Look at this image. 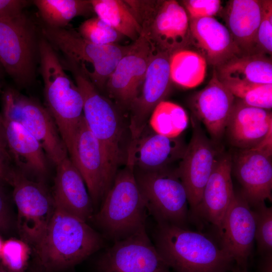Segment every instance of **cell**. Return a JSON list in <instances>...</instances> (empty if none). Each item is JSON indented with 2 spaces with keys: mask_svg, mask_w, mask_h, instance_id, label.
<instances>
[{
  "mask_svg": "<svg viewBox=\"0 0 272 272\" xmlns=\"http://www.w3.org/2000/svg\"><path fill=\"white\" fill-rule=\"evenodd\" d=\"M102 236L86 222L55 206L48 226L36 247L44 272H58L83 261L103 245Z\"/></svg>",
  "mask_w": 272,
  "mask_h": 272,
  "instance_id": "6da1fadb",
  "label": "cell"
},
{
  "mask_svg": "<svg viewBox=\"0 0 272 272\" xmlns=\"http://www.w3.org/2000/svg\"><path fill=\"white\" fill-rule=\"evenodd\" d=\"M154 240L163 260L175 272H229L234 262L211 238L186 228L157 224Z\"/></svg>",
  "mask_w": 272,
  "mask_h": 272,
  "instance_id": "7a4b0ae2",
  "label": "cell"
},
{
  "mask_svg": "<svg viewBox=\"0 0 272 272\" xmlns=\"http://www.w3.org/2000/svg\"><path fill=\"white\" fill-rule=\"evenodd\" d=\"M38 54L45 107L69 153L84 118L83 97L76 83L66 74L54 47L42 35L39 38Z\"/></svg>",
  "mask_w": 272,
  "mask_h": 272,
  "instance_id": "3957f363",
  "label": "cell"
},
{
  "mask_svg": "<svg viewBox=\"0 0 272 272\" xmlns=\"http://www.w3.org/2000/svg\"><path fill=\"white\" fill-rule=\"evenodd\" d=\"M61 62L64 68L72 73L82 94L83 115L88 128L101 143L115 166L124 161L126 163L128 149L124 144L126 127L116 108L100 94L75 62L66 57Z\"/></svg>",
  "mask_w": 272,
  "mask_h": 272,
  "instance_id": "277c9868",
  "label": "cell"
},
{
  "mask_svg": "<svg viewBox=\"0 0 272 272\" xmlns=\"http://www.w3.org/2000/svg\"><path fill=\"white\" fill-rule=\"evenodd\" d=\"M147 213L133 169L126 165L116 173L93 218L103 235L114 242L145 227Z\"/></svg>",
  "mask_w": 272,
  "mask_h": 272,
  "instance_id": "5b68a950",
  "label": "cell"
},
{
  "mask_svg": "<svg viewBox=\"0 0 272 272\" xmlns=\"http://www.w3.org/2000/svg\"><path fill=\"white\" fill-rule=\"evenodd\" d=\"M151 46L170 56L189 49L191 36L188 15L175 0L124 1Z\"/></svg>",
  "mask_w": 272,
  "mask_h": 272,
  "instance_id": "8992f818",
  "label": "cell"
},
{
  "mask_svg": "<svg viewBox=\"0 0 272 272\" xmlns=\"http://www.w3.org/2000/svg\"><path fill=\"white\" fill-rule=\"evenodd\" d=\"M42 35L60 50L65 57L70 59L83 70L88 66L91 72L86 75L98 90L103 89L118 62L132 47V44L98 45L92 43L72 29H53L45 26Z\"/></svg>",
  "mask_w": 272,
  "mask_h": 272,
  "instance_id": "52a82bcc",
  "label": "cell"
},
{
  "mask_svg": "<svg viewBox=\"0 0 272 272\" xmlns=\"http://www.w3.org/2000/svg\"><path fill=\"white\" fill-rule=\"evenodd\" d=\"M38 41L35 26L24 12L0 18V63L20 88L35 79Z\"/></svg>",
  "mask_w": 272,
  "mask_h": 272,
  "instance_id": "ba28073f",
  "label": "cell"
},
{
  "mask_svg": "<svg viewBox=\"0 0 272 272\" xmlns=\"http://www.w3.org/2000/svg\"><path fill=\"white\" fill-rule=\"evenodd\" d=\"M133 172L147 211L157 224L186 228L189 219L187 194L175 172L134 169Z\"/></svg>",
  "mask_w": 272,
  "mask_h": 272,
  "instance_id": "9c48e42d",
  "label": "cell"
},
{
  "mask_svg": "<svg viewBox=\"0 0 272 272\" xmlns=\"http://www.w3.org/2000/svg\"><path fill=\"white\" fill-rule=\"evenodd\" d=\"M2 115L21 125L40 143L55 165L69 156L55 123L45 106L36 99L8 87L2 92Z\"/></svg>",
  "mask_w": 272,
  "mask_h": 272,
  "instance_id": "30bf717a",
  "label": "cell"
},
{
  "mask_svg": "<svg viewBox=\"0 0 272 272\" xmlns=\"http://www.w3.org/2000/svg\"><path fill=\"white\" fill-rule=\"evenodd\" d=\"M8 183L13 188L19 234L22 240L35 249L55 210L52 196L42 183L31 180L16 168H13Z\"/></svg>",
  "mask_w": 272,
  "mask_h": 272,
  "instance_id": "8fae6325",
  "label": "cell"
},
{
  "mask_svg": "<svg viewBox=\"0 0 272 272\" xmlns=\"http://www.w3.org/2000/svg\"><path fill=\"white\" fill-rule=\"evenodd\" d=\"M68 154L84 180L93 206L101 203L113 183L117 167L89 129L84 117Z\"/></svg>",
  "mask_w": 272,
  "mask_h": 272,
  "instance_id": "7c38bea8",
  "label": "cell"
},
{
  "mask_svg": "<svg viewBox=\"0 0 272 272\" xmlns=\"http://www.w3.org/2000/svg\"><path fill=\"white\" fill-rule=\"evenodd\" d=\"M145 227L124 239L115 241L96 264V272H170Z\"/></svg>",
  "mask_w": 272,
  "mask_h": 272,
  "instance_id": "4fadbf2b",
  "label": "cell"
},
{
  "mask_svg": "<svg viewBox=\"0 0 272 272\" xmlns=\"http://www.w3.org/2000/svg\"><path fill=\"white\" fill-rule=\"evenodd\" d=\"M145 77L141 91L132 102L128 129L131 143L137 140L146 128L156 106L168 95L171 88L170 58L168 53L151 47Z\"/></svg>",
  "mask_w": 272,
  "mask_h": 272,
  "instance_id": "5bb4252c",
  "label": "cell"
},
{
  "mask_svg": "<svg viewBox=\"0 0 272 272\" xmlns=\"http://www.w3.org/2000/svg\"><path fill=\"white\" fill-rule=\"evenodd\" d=\"M272 133L258 145L239 150L232 159V168L242 187L241 195L251 207L271 201Z\"/></svg>",
  "mask_w": 272,
  "mask_h": 272,
  "instance_id": "9a60e30c",
  "label": "cell"
},
{
  "mask_svg": "<svg viewBox=\"0 0 272 272\" xmlns=\"http://www.w3.org/2000/svg\"><path fill=\"white\" fill-rule=\"evenodd\" d=\"M191 123L193 130L190 141L175 171L186 189L189 215L199 204L204 187L219 158L217 151L203 131L199 121L192 117Z\"/></svg>",
  "mask_w": 272,
  "mask_h": 272,
  "instance_id": "2e32d148",
  "label": "cell"
},
{
  "mask_svg": "<svg viewBox=\"0 0 272 272\" xmlns=\"http://www.w3.org/2000/svg\"><path fill=\"white\" fill-rule=\"evenodd\" d=\"M151 46L143 35L117 63L105 87L110 98L121 109H128L139 95L148 66Z\"/></svg>",
  "mask_w": 272,
  "mask_h": 272,
  "instance_id": "e0dca14e",
  "label": "cell"
},
{
  "mask_svg": "<svg viewBox=\"0 0 272 272\" xmlns=\"http://www.w3.org/2000/svg\"><path fill=\"white\" fill-rule=\"evenodd\" d=\"M219 234L223 249L237 265L246 267L255 241V218L252 208L241 194L235 193Z\"/></svg>",
  "mask_w": 272,
  "mask_h": 272,
  "instance_id": "ac0fdd59",
  "label": "cell"
},
{
  "mask_svg": "<svg viewBox=\"0 0 272 272\" xmlns=\"http://www.w3.org/2000/svg\"><path fill=\"white\" fill-rule=\"evenodd\" d=\"M232 158L228 154L219 157L204 187L199 204L189 215L197 222L212 224L218 232L235 195L231 178Z\"/></svg>",
  "mask_w": 272,
  "mask_h": 272,
  "instance_id": "d6986e66",
  "label": "cell"
},
{
  "mask_svg": "<svg viewBox=\"0 0 272 272\" xmlns=\"http://www.w3.org/2000/svg\"><path fill=\"white\" fill-rule=\"evenodd\" d=\"M234 100L235 97L218 79L214 69L208 85L191 99L195 116L215 140L220 139L225 131Z\"/></svg>",
  "mask_w": 272,
  "mask_h": 272,
  "instance_id": "ffe728a7",
  "label": "cell"
},
{
  "mask_svg": "<svg viewBox=\"0 0 272 272\" xmlns=\"http://www.w3.org/2000/svg\"><path fill=\"white\" fill-rule=\"evenodd\" d=\"M186 146L177 138H171L155 132H143L130 143L127 166L143 171H153L167 169V166L182 158Z\"/></svg>",
  "mask_w": 272,
  "mask_h": 272,
  "instance_id": "44dd1931",
  "label": "cell"
},
{
  "mask_svg": "<svg viewBox=\"0 0 272 272\" xmlns=\"http://www.w3.org/2000/svg\"><path fill=\"white\" fill-rule=\"evenodd\" d=\"M191 47L217 68L240 55L226 26L214 17L189 19Z\"/></svg>",
  "mask_w": 272,
  "mask_h": 272,
  "instance_id": "7402d4cb",
  "label": "cell"
},
{
  "mask_svg": "<svg viewBox=\"0 0 272 272\" xmlns=\"http://www.w3.org/2000/svg\"><path fill=\"white\" fill-rule=\"evenodd\" d=\"M56 166L55 206L86 222L92 217L93 205L83 177L69 156Z\"/></svg>",
  "mask_w": 272,
  "mask_h": 272,
  "instance_id": "603a6c76",
  "label": "cell"
},
{
  "mask_svg": "<svg viewBox=\"0 0 272 272\" xmlns=\"http://www.w3.org/2000/svg\"><path fill=\"white\" fill-rule=\"evenodd\" d=\"M225 130L231 144L239 150L255 147L272 133L271 112L235 98Z\"/></svg>",
  "mask_w": 272,
  "mask_h": 272,
  "instance_id": "cb8c5ba5",
  "label": "cell"
},
{
  "mask_svg": "<svg viewBox=\"0 0 272 272\" xmlns=\"http://www.w3.org/2000/svg\"><path fill=\"white\" fill-rule=\"evenodd\" d=\"M262 8V0H231L221 11L240 55L257 54L256 36Z\"/></svg>",
  "mask_w": 272,
  "mask_h": 272,
  "instance_id": "d4e9b609",
  "label": "cell"
},
{
  "mask_svg": "<svg viewBox=\"0 0 272 272\" xmlns=\"http://www.w3.org/2000/svg\"><path fill=\"white\" fill-rule=\"evenodd\" d=\"M7 148L16 168L23 173L45 175L46 155L39 141L17 122L4 119Z\"/></svg>",
  "mask_w": 272,
  "mask_h": 272,
  "instance_id": "484cf974",
  "label": "cell"
},
{
  "mask_svg": "<svg viewBox=\"0 0 272 272\" xmlns=\"http://www.w3.org/2000/svg\"><path fill=\"white\" fill-rule=\"evenodd\" d=\"M214 69L220 81L272 84L271 57L265 55H237Z\"/></svg>",
  "mask_w": 272,
  "mask_h": 272,
  "instance_id": "4316f807",
  "label": "cell"
},
{
  "mask_svg": "<svg viewBox=\"0 0 272 272\" xmlns=\"http://www.w3.org/2000/svg\"><path fill=\"white\" fill-rule=\"evenodd\" d=\"M44 26L53 29L65 28L78 16H89L94 12L90 0H35Z\"/></svg>",
  "mask_w": 272,
  "mask_h": 272,
  "instance_id": "83f0119b",
  "label": "cell"
},
{
  "mask_svg": "<svg viewBox=\"0 0 272 272\" xmlns=\"http://www.w3.org/2000/svg\"><path fill=\"white\" fill-rule=\"evenodd\" d=\"M94 12L122 35L133 41L140 36L141 27L124 1L90 0Z\"/></svg>",
  "mask_w": 272,
  "mask_h": 272,
  "instance_id": "f1b7e54d",
  "label": "cell"
},
{
  "mask_svg": "<svg viewBox=\"0 0 272 272\" xmlns=\"http://www.w3.org/2000/svg\"><path fill=\"white\" fill-rule=\"evenodd\" d=\"M207 64L205 58L193 49L176 52L170 58L171 80L182 87L194 88L204 80Z\"/></svg>",
  "mask_w": 272,
  "mask_h": 272,
  "instance_id": "f546056e",
  "label": "cell"
},
{
  "mask_svg": "<svg viewBox=\"0 0 272 272\" xmlns=\"http://www.w3.org/2000/svg\"><path fill=\"white\" fill-rule=\"evenodd\" d=\"M149 121L155 132L175 138L187 127L188 117L181 106L164 100L156 106Z\"/></svg>",
  "mask_w": 272,
  "mask_h": 272,
  "instance_id": "4dcf8cb0",
  "label": "cell"
},
{
  "mask_svg": "<svg viewBox=\"0 0 272 272\" xmlns=\"http://www.w3.org/2000/svg\"><path fill=\"white\" fill-rule=\"evenodd\" d=\"M233 96L252 107L270 110L272 107V84L238 81H221Z\"/></svg>",
  "mask_w": 272,
  "mask_h": 272,
  "instance_id": "1f68e13d",
  "label": "cell"
},
{
  "mask_svg": "<svg viewBox=\"0 0 272 272\" xmlns=\"http://www.w3.org/2000/svg\"><path fill=\"white\" fill-rule=\"evenodd\" d=\"M255 218V240L263 257L272 255V208L265 202L251 207Z\"/></svg>",
  "mask_w": 272,
  "mask_h": 272,
  "instance_id": "d6a6232c",
  "label": "cell"
},
{
  "mask_svg": "<svg viewBox=\"0 0 272 272\" xmlns=\"http://www.w3.org/2000/svg\"><path fill=\"white\" fill-rule=\"evenodd\" d=\"M78 32L86 40L98 45L117 44L124 36L98 17L84 21Z\"/></svg>",
  "mask_w": 272,
  "mask_h": 272,
  "instance_id": "836d02e7",
  "label": "cell"
},
{
  "mask_svg": "<svg viewBox=\"0 0 272 272\" xmlns=\"http://www.w3.org/2000/svg\"><path fill=\"white\" fill-rule=\"evenodd\" d=\"M30 254L29 245L23 240L9 239L0 252L2 264L11 272H24Z\"/></svg>",
  "mask_w": 272,
  "mask_h": 272,
  "instance_id": "e575fe53",
  "label": "cell"
},
{
  "mask_svg": "<svg viewBox=\"0 0 272 272\" xmlns=\"http://www.w3.org/2000/svg\"><path fill=\"white\" fill-rule=\"evenodd\" d=\"M262 14L256 36L257 54L271 57L272 1L262 0Z\"/></svg>",
  "mask_w": 272,
  "mask_h": 272,
  "instance_id": "d590c367",
  "label": "cell"
},
{
  "mask_svg": "<svg viewBox=\"0 0 272 272\" xmlns=\"http://www.w3.org/2000/svg\"><path fill=\"white\" fill-rule=\"evenodd\" d=\"M181 3L189 19L214 17L223 8L220 0H184Z\"/></svg>",
  "mask_w": 272,
  "mask_h": 272,
  "instance_id": "8d00e7d4",
  "label": "cell"
},
{
  "mask_svg": "<svg viewBox=\"0 0 272 272\" xmlns=\"http://www.w3.org/2000/svg\"><path fill=\"white\" fill-rule=\"evenodd\" d=\"M29 2L23 0H0V18L12 17L23 12Z\"/></svg>",
  "mask_w": 272,
  "mask_h": 272,
  "instance_id": "74e56055",
  "label": "cell"
},
{
  "mask_svg": "<svg viewBox=\"0 0 272 272\" xmlns=\"http://www.w3.org/2000/svg\"><path fill=\"white\" fill-rule=\"evenodd\" d=\"M12 163L8 152L0 148V185L8 182L13 168Z\"/></svg>",
  "mask_w": 272,
  "mask_h": 272,
  "instance_id": "f35d334b",
  "label": "cell"
},
{
  "mask_svg": "<svg viewBox=\"0 0 272 272\" xmlns=\"http://www.w3.org/2000/svg\"><path fill=\"white\" fill-rule=\"evenodd\" d=\"M9 223V217L5 197L0 189V231L6 230Z\"/></svg>",
  "mask_w": 272,
  "mask_h": 272,
  "instance_id": "ab89813d",
  "label": "cell"
},
{
  "mask_svg": "<svg viewBox=\"0 0 272 272\" xmlns=\"http://www.w3.org/2000/svg\"><path fill=\"white\" fill-rule=\"evenodd\" d=\"M0 148L8 152L5 138L4 118L0 113Z\"/></svg>",
  "mask_w": 272,
  "mask_h": 272,
  "instance_id": "60d3db41",
  "label": "cell"
},
{
  "mask_svg": "<svg viewBox=\"0 0 272 272\" xmlns=\"http://www.w3.org/2000/svg\"><path fill=\"white\" fill-rule=\"evenodd\" d=\"M262 272H272V255L263 257Z\"/></svg>",
  "mask_w": 272,
  "mask_h": 272,
  "instance_id": "b9f144b4",
  "label": "cell"
},
{
  "mask_svg": "<svg viewBox=\"0 0 272 272\" xmlns=\"http://www.w3.org/2000/svg\"><path fill=\"white\" fill-rule=\"evenodd\" d=\"M229 272H248L246 267L237 265L236 267L231 269Z\"/></svg>",
  "mask_w": 272,
  "mask_h": 272,
  "instance_id": "7bdbcfd3",
  "label": "cell"
},
{
  "mask_svg": "<svg viewBox=\"0 0 272 272\" xmlns=\"http://www.w3.org/2000/svg\"><path fill=\"white\" fill-rule=\"evenodd\" d=\"M0 272H11L7 269L3 264L0 265Z\"/></svg>",
  "mask_w": 272,
  "mask_h": 272,
  "instance_id": "ee69618b",
  "label": "cell"
},
{
  "mask_svg": "<svg viewBox=\"0 0 272 272\" xmlns=\"http://www.w3.org/2000/svg\"><path fill=\"white\" fill-rule=\"evenodd\" d=\"M3 70H4V69H3L1 64L0 63V79L2 78Z\"/></svg>",
  "mask_w": 272,
  "mask_h": 272,
  "instance_id": "f6af8a7d",
  "label": "cell"
},
{
  "mask_svg": "<svg viewBox=\"0 0 272 272\" xmlns=\"http://www.w3.org/2000/svg\"><path fill=\"white\" fill-rule=\"evenodd\" d=\"M3 244V242L2 241V240H1V239L0 238V252H1V249H2V248Z\"/></svg>",
  "mask_w": 272,
  "mask_h": 272,
  "instance_id": "bcb514c9",
  "label": "cell"
}]
</instances>
